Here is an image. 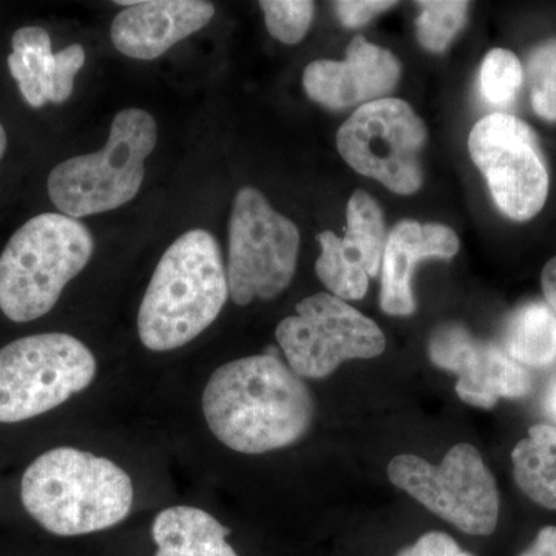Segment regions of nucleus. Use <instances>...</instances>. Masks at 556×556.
<instances>
[{
	"label": "nucleus",
	"mask_w": 556,
	"mask_h": 556,
	"mask_svg": "<svg viewBox=\"0 0 556 556\" xmlns=\"http://www.w3.org/2000/svg\"><path fill=\"white\" fill-rule=\"evenodd\" d=\"M541 287H543L544 299L556 314V257L548 260L541 274Z\"/></svg>",
	"instance_id": "c85d7f7f"
},
{
	"label": "nucleus",
	"mask_w": 556,
	"mask_h": 556,
	"mask_svg": "<svg viewBox=\"0 0 556 556\" xmlns=\"http://www.w3.org/2000/svg\"><path fill=\"white\" fill-rule=\"evenodd\" d=\"M156 139L159 129L150 113L123 110L113 119L104 149L64 161L51 170L50 200L61 214L76 219L124 206L141 189L144 161Z\"/></svg>",
	"instance_id": "39448f33"
},
{
	"label": "nucleus",
	"mask_w": 556,
	"mask_h": 556,
	"mask_svg": "<svg viewBox=\"0 0 556 556\" xmlns=\"http://www.w3.org/2000/svg\"><path fill=\"white\" fill-rule=\"evenodd\" d=\"M459 251L457 236L444 225H420L404 219L388 236L382 257L380 308L390 316H412L416 311L412 278L426 258L450 260Z\"/></svg>",
	"instance_id": "dca6fc26"
},
{
	"label": "nucleus",
	"mask_w": 556,
	"mask_h": 556,
	"mask_svg": "<svg viewBox=\"0 0 556 556\" xmlns=\"http://www.w3.org/2000/svg\"><path fill=\"white\" fill-rule=\"evenodd\" d=\"M530 100L540 118L556 121V39L541 43L527 64Z\"/></svg>",
	"instance_id": "4be33fe9"
},
{
	"label": "nucleus",
	"mask_w": 556,
	"mask_h": 556,
	"mask_svg": "<svg viewBox=\"0 0 556 556\" xmlns=\"http://www.w3.org/2000/svg\"><path fill=\"white\" fill-rule=\"evenodd\" d=\"M426 141V124L397 98L362 105L338 131L342 159L399 195H412L422 186L419 153Z\"/></svg>",
	"instance_id": "9d476101"
},
{
	"label": "nucleus",
	"mask_w": 556,
	"mask_h": 556,
	"mask_svg": "<svg viewBox=\"0 0 556 556\" xmlns=\"http://www.w3.org/2000/svg\"><path fill=\"white\" fill-rule=\"evenodd\" d=\"M503 348L521 367L551 368L556 365V314L544 302L519 306L503 329Z\"/></svg>",
	"instance_id": "a211bd4d"
},
{
	"label": "nucleus",
	"mask_w": 556,
	"mask_h": 556,
	"mask_svg": "<svg viewBox=\"0 0 556 556\" xmlns=\"http://www.w3.org/2000/svg\"><path fill=\"white\" fill-rule=\"evenodd\" d=\"M525 80L517 54L504 49L489 51L479 70V91L495 108H510Z\"/></svg>",
	"instance_id": "412c9836"
},
{
	"label": "nucleus",
	"mask_w": 556,
	"mask_h": 556,
	"mask_svg": "<svg viewBox=\"0 0 556 556\" xmlns=\"http://www.w3.org/2000/svg\"><path fill=\"white\" fill-rule=\"evenodd\" d=\"M22 504L58 536L101 532L129 517L134 482L108 457L72 447L43 453L25 470Z\"/></svg>",
	"instance_id": "f03ea898"
},
{
	"label": "nucleus",
	"mask_w": 556,
	"mask_h": 556,
	"mask_svg": "<svg viewBox=\"0 0 556 556\" xmlns=\"http://www.w3.org/2000/svg\"><path fill=\"white\" fill-rule=\"evenodd\" d=\"M387 473L394 485L464 533L489 536L495 532L500 492L473 445H455L438 466L404 453L391 459Z\"/></svg>",
	"instance_id": "0eeeda50"
},
{
	"label": "nucleus",
	"mask_w": 556,
	"mask_h": 556,
	"mask_svg": "<svg viewBox=\"0 0 556 556\" xmlns=\"http://www.w3.org/2000/svg\"><path fill=\"white\" fill-rule=\"evenodd\" d=\"M269 35L294 46L305 38L314 17V2L308 0H262Z\"/></svg>",
	"instance_id": "5701e85b"
},
{
	"label": "nucleus",
	"mask_w": 556,
	"mask_h": 556,
	"mask_svg": "<svg viewBox=\"0 0 556 556\" xmlns=\"http://www.w3.org/2000/svg\"><path fill=\"white\" fill-rule=\"evenodd\" d=\"M397 556H475L460 548L447 533L428 532L413 546L402 548Z\"/></svg>",
	"instance_id": "393cba45"
},
{
	"label": "nucleus",
	"mask_w": 556,
	"mask_h": 556,
	"mask_svg": "<svg viewBox=\"0 0 556 556\" xmlns=\"http://www.w3.org/2000/svg\"><path fill=\"white\" fill-rule=\"evenodd\" d=\"M298 226L254 188H243L229 219V295L240 306L287 291L298 268Z\"/></svg>",
	"instance_id": "6e6552de"
},
{
	"label": "nucleus",
	"mask_w": 556,
	"mask_h": 556,
	"mask_svg": "<svg viewBox=\"0 0 556 556\" xmlns=\"http://www.w3.org/2000/svg\"><path fill=\"white\" fill-rule=\"evenodd\" d=\"M9 67L11 76L16 79L17 86H20L22 97L25 98V101H27L31 108L39 109L49 102L39 80L22 64L21 58L17 56V54H10Z\"/></svg>",
	"instance_id": "bb28decb"
},
{
	"label": "nucleus",
	"mask_w": 556,
	"mask_h": 556,
	"mask_svg": "<svg viewBox=\"0 0 556 556\" xmlns=\"http://www.w3.org/2000/svg\"><path fill=\"white\" fill-rule=\"evenodd\" d=\"M519 556H556V527L547 526L538 532L532 546Z\"/></svg>",
	"instance_id": "cd10ccee"
},
{
	"label": "nucleus",
	"mask_w": 556,
	"mask_h": 556,
	"mask_svg": "<svg viewBox=\"0 0 556 556\" xmlns=\"http://www.w3.org/2000/svg\"><path fill=\"white\" fill-rule=\"evenodd\" d=\"M314 412L309 388L273 354L222 365L203 393L208 430L223 445L244 455L295 444L308 433Z\"/></svg>",
	"instance_id": "f257e3e1"
},
{
	"label": "nucleus",
	"mask_w": 556,
	"mask_h": 556,
	"mask_svg": "<svg viewBox=\"0 0 556 556\" xmlns=\"http://www.w3.org/2000/svg\"><path fill=\"white\" fill-rule=\"evenodd\" d=\"M228 298L218 241L203 229L182 233L161 257L139 306L142 345L156 353L188 345L217 320Z\"/></svg>",
	"instance_id": "7ed1b4c3"
},
{
	"label": "nucleus",
	"mask_w": 556,
	"mask_h": 556,
	"mask_svg": "<svg viewBox=\"0 0 556 556\" xmlns=\"http://www.w3.org/2000/svg\"><path fill=\"white\" fill-rule=\"evenodd\" d=\"M7 150V134L5 129H3L2 124H0V160H2L3 153Z\"/></svg>",
	"instance_id": "7c9ffc66"
},
{
	"label": "nucleus",
	"mask_w": 556,
	"mask_h": 556,
	"mask_svg": "<svg viewBox=\"0 0 556 556\" xmlns=\"http://www.w3.org/2000/svg\"><path fill=\"white\" fill-rule=\"evenodd\" d=\"M547 408L556 419V380L552 383L551 390L547 393Z\"/></svg>",
	"instance_id": "c756f323"
},
{
	"label": "nucleus",
	"mask_w": 556,
	"mask_h": 556,
	"mask_svg": "<svg viewBox=\"0 0 556 556\" xmlns=\"http://www.w3.org/2000/svg\"><path fill=\"white\" fill-rule=\"evenodd\" d=\"M321 254L316 273L342 300H361L368 291L369 278L382 268L386 249V223L378 201L365 190H356L346 208V232L343 239L325 230L318 233Z\"/></svg>",
	"instance_id": "ddd939ff"
},
{
	"label": "nucleus",
	"mask_w": 556,
	"mask_h": 556,
	"mask_svg": "<svg viewBox=\"0 0 556 556\" xmlns=\"http://www.w3.org/2000/svg\"><path fill=\"white\" fill-rule=\"evenodd\" d=\"M519 489L538 506L556 510V427L536 424L511 452Z\"/></svg>",
	"instance_id": "6ab92c4d"
},
{
	"label": "nucleus",
	"mask_w": 556,
	"mask_h": 556,
	"mask_svg": "<svg viewBox=\"0 0 556 556\" xmlns=\"http://www.w3.org/2000/svg\"><path fill=\"white\" fill-rule=\"evenodd\" d=\"M229 533L217 518L192 506L166 508L152 525L155 556H239Z\"/></svg>",
	"instance_id": "f3484780"
},
{
	"label": "nucleus",
	"mask_w": 556,
	"mask_h": 556,
	"mask_svg": "<svg viewBox=\"0 0 556 556\" xmlns=\"http://www.w3.org/2000/svg\"><path fill=\"white\" fill-rule=\"evenodd\" d=\"M276 339L289 368L302 379L328 378L343 362L386 351L378 324L328 292L303 299L294 316L278 324Z\"/></svg>",
	"instance_id": "1a4fd4ad"
},
{
	"label": "nucleus",
	"mask_w": 556,
	"mask_h": 556,
	"mask_svg": "<svg viewBox=\"0 0 556 556\" xmlns=\"http://www.w3.org/2000/svg\"><path fill=\"white\" fill-rule=\"evenodd\" d=\"M420 14L416 20L420 46L442 53L466 25L468 2L459 0H422L417 2Z\"/></svg>",
	"instance_id": "aec40b11"
},
{
	"label": "nucleus",
	"mask_w": 556,
	"mask_h": 556,
	"mask_svg": "<svg viewBox=\"0 0 556 556\" xmlns=\"http://www.w3.org/2000/svg\"><path fill=\"white\" fill-rule=\"evenodd\" d=\"M468 150L506 217L529 222L540 214L547 201L548 172L535 131L525 121L507 113L479 119Z\"/></svg>",
	"instance_id": "9b49d317"
},
{
	"label": "nucleus",
	"mask_w": 556,
	"mask_h": 556,
	"mask_svg": "<svg viewBox=\"0 0 556 556\" xmlns=\"http://www.w3.org/2000/svg\"><path fill=\"white\" fill-rule=\"evenodd\" d=\"M428 354L437 367L457 376L456 393L467 404L493 408L500 399L525 397L532 378L503 348L477 339L460 325H444L431 336Z\"/></svg>",
	"instance_id": "f8f14e48"
},
{
	"label": "nucleus",
	"mask_w": 556,
	"mask_h": 556,
	"mask_svg": "<svg viewBox=\"0 0 556 556\" xmlns=\"http://www.w3.org/2000/svg\"><path fill=\"white\" fill-rule=\"evenodd\" d=\"M214 14L215 7L203 0H146L121 11L110 36L126 56L152 61L206 27Z\"/></svg>",
	"instance_id": "2eb2a0df"
},
{
	"label": "nucleus",
	"mask_w": 556,
	"mask_h": 556,
	"mask_svg": "<svg viewBox=\"0 0 556 556\" xmlns=\"http://www.w3.org/2000/svg\"><path fill=\"white\" fill-rule=\"evenodd\" d=\"M86 62V51L78 43L54 54V68L47 83V100L62 104L72 97L75 76Z\"/></svg>",
	"instance_id": "b1692460"
},
{
	"label": "nucleus",
	"mask_w": 556,
	"mask_h": 556,
	"mask_svg": "<svg viewBox=\"0 0 556 556\" xmlns=\"http://www.w3.org/2000/svg\"><path fill=\"white\" fill-rule=\"evenodd\" d=\"M401 64L391 51L356 36L348 46L345 61L318 60L303 73L311 100L331 110L383 100L397 86Z\"/></svg>",
	"instance_id": "4468645a"
},
{
	"label": "nucleus",
	"mask_w": 556,
	"mask_h": 556,
	"mask_svg": "<svg viewBox=\"0 0 556 556\" xmlns=\"http://www.w3.org/2000/svg\"><path fill=\"white\" fill-rule=\"evenodd\" d=\"M396 5V2H383V0H342L336 2V11L340 22L346 27L356 28L367 24L376 14L382 13L391 7Z\"/></svg>",
	"instance_id": "a878e982"
},
{
	"label": "nucleus",
	"mask_w": 556,
	"mask_h": 556,
	"mask_svg": "<svg viewBox=\"0 0 556 556\" xmlns=\"http://www.w3.org/2000/svg\"><path fill=\"white\" fill-rule=\"evenodd\" d=\"M98 364L64 332L17 339L0 350V424H16L60 407L91 386Z\"/></svg>",
	"instance_id": "423d86ee"
},
{
	"label": "nucleus",
	"mask_w": 556,
	"mask_h": 556,
	"mask_svg": "<svg viewBox=\"0 0 556 556\" xmlns=\"http://www.w3.org/2000/svg\"><path fill=\"white\" fill-rule=\"evenodd\" d=\"M89 228L64 214H40L0 255V309L17 324L46 316L93 255Z\"/></svg>",
	"instance_id": "20e7f679"
}]
</instances>
